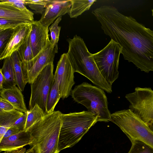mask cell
<instances>
[{
	"mask_svg": "<svg viewBox=\"0 0 153 153\" xmlns=\"http://www.w3.org/2000/svg\"><path fill=\"white\" fill-rule=\"evenodd\" d=\"M92 13L104 33L121 46L125 60L142 71H153V30L113 6L102 5Z\"/></svg>",
	"mask_w": 153,
	"mask_h": 153,
	"instance_id": "obj_1",
	"label": "cell"
},
{
	"mask_svg": "<svg viewBox=\"0 0 153 153\" xmlns=\"http://www.w3.org/2000/svg\"><path fill=\"white\" fill-rule=\"evenodd\" d=\"M67 41L69 45L67 53L75 72L85 76L108 93H111L112 85L101 74L83 39L76 35Z\"/></svg>",
	"mask_w": 153,
	"mask_h": 153,
	"instance_id": "obj_2",
	"label": "cell"
},
{
	"mask_svg": "<svg viewBox=\"0 0 153 153\" xmlns=\"http://www.w3.org/2000/svg\"><path fill=\"white\" fill-rule=\"evenodd\" d=\"M62 113L54 111L45 115L27 131L30 134L29 144L35 153H59L58 143Z\"/></svg>",
	"mask_w": 153,
	"mask_h": 153,
	"instance_id": "obj_3",
	"label": "cell"
},
{
	"mask_svg": "<svg viewBox=\"0 0 153 153\" xmlns=\"http://www.w3.org/2000/svg\"><path fill=\"white\" fill-rule=\"evenodd\" d=\"M97 117L88 111L62 114L58 151L71 147L78 142L97 122Z\"/></svg>",
	"mask_w": 153,
	"mask_h": 153,
	"instance_id": "obj_4",
	"label": "cell"
},
{
	"mask_svg": "<svg viewBox=\"0 0 153 153\" xmlns=\"http://www.w3.org/2000/svg\"><path fill=\"white\" fill-rule=\"evenodd\" d=\"M71 95L75 101L84 106L88 111L97 117L98 122L111 121L107 97L102 89L83 82L75 86Z\"/></svg>",
	"mask_w": 153,
	"mask_h": 153,
	"instance_id": "obj_5",
	"label": "cell"
},
{
	"mask_svg": "<svg viewBox=\"0 0 153 153\" xmlns=\"http://www.w3.org/2000/svg\"><path fill=\"white\" fill-rule=\"evenodd\" d=\"M110 121L117 126L131 142L139 140L153 147V131L130 109L111 114Z\"/></svg>",
	"mask_w": 153,
	"mask_h": 153,
	"instance_id": "obj_6",
	"label": "cell"
},
{
	"mask_svg": "<svg viewBox=\"0 0 153 153\" xmlns=\"http://www.w3.org/2000/svg\"><path fill=\"white\" fill-rule=\"evenodd\" d=\"M122 48L111 39L102 49L92 56L101 74L111 85L118 78V65Z\"/></svg>",
	"mask_w": 153,
	"mask_h": 153,
	"instance_id": "obj_7",
	"label": "cell"
},
{
	"mask_svg": "<svg viewBox=\"0 0 153 153\" xmlns=\"http://www.w3.org/2000/svg\"><path fill=\"white\" fill-rule=\"evenodd\" d=\"M53 63L47 65L30 84L31 95L29 102V110L37 104L47 114L46 105L48 96L54 78Z\"/></svg>",
	"mask_w": 153,
	"mask_h": 153,
	"instance_id": "obj_8",
	"label": "cell"
},
{
	"mask_svg": "<svg viewBox=\"0 0 153 153\" xmlns=\"http://www.w3.org/2000/svg\"><path fill=\"white\" fill-rule=\"evenodd\" d=\"M130 109L148 126L153 122V90L149 88L136 87L125 96Z\"/></svg>",
	"mask_w": 153,
	"mask_h": 153,
	"instance_id": "obj_9",
	"label": "cell"
},
{
	"mask_svg": "<svg viewBox=\"0 0 153 153\" xmlns=\"http://www.w3.org/2000/svg\"><path fill=\"white\" fill-rule=\"evenodd\" d=\"M74 69L67 53L62 54L57 64L54 75L59 83L61 98L64 99L71 94L74 85Z\"/></svg>",
	"mask_w": 153,
	"mask_h": 153,
	"instance_id": "obj_10",
	"label": "cell"
},
{
	"mask_svg": "<svg viewBox=\"0 0 153 153\" xmlns=\"http://www.w3.org/2000/svg\"><path fill=\"white\" fill-rule=\"evenodd\" d=\"M71 1L50 0L39 21L44 26L48 27L56 18L68 13L71 6Z\"/></svg>",
	"mask_w": 153,
	"mask_h": 153,
	"instance_id": "obj_11",
	"label": "cell"
},
{
	"mask_svg": "<svg viewBox=\"0 0 153 153\" xmlns=\"http://www.w3.org/2000/svg\"><path fill=\"white\" fill-rule=\"evenodd\" d=\"M58 50L50 41L40 52L28 74V83L30 84L47 65L53 63L54 57Z\"/></svg>",
	"mask_w": 153,
	"mask_h": 153,
	"instance_id": "obj_12",
	"label": "cell"
},
{
	"mask_svg": "<svg viewBox=\"0 0 153 153\" xmlns=\"http://www.w3.org/2000/svg\"><path fill=\"white\" fill-rule=\"evenodd\" d=\"M31 27L32 24H29L19 27L13 30L8 42L0 53L1 60L10 57L14 52L18 50L29 37Z\"/></svg>",
	"mask_w": 153,
	"mask_h": 153,
	"instance_id": "obj_13",
	"label": "cell"
},
{
	"mask_svg": "<svg viewBox=\"0 0 153 153\" xmlns=\"http://www.w3.org/2000/svg\"><path fill=\"white\" fill-rule=\"evenodd\" d=\"M48 29V27L42 25L39 21H34L32 23L30 39L35 62L37 55L50 41Z\"/></svg>",
	"mask_w": 153,
	"mask_h": 153,
	"instance_id": "obj_14",
	"label": "cell"
},
{
	"mask_svg": "<svg viewBox=\"0 0 153 153\" xmlns=\"http://www.w3.org/2000/svg\"><path fill=\"white\" fill-rule=\"evenodd\" d=\"M30 134L24 131L8 137L3 138L0 141V152L5 153L16 151L29 145Z\"/></svg>",
	"mask_w": 153,
	"mask_h": 153,
	"instance_id": "obj_15",
	"label": "cell"
},
{
	"mask_svg": "<svg viewBox=\"0 0 153 153\" xmlns=\"http://www.w3.org/2000/svg\"><path fill=\"white\" fill-rule=\"evenodd\" d=\"M34 13L27 8L22 10L10 6L0 4V18L32 23Z\"/></svg>",
	"mask_w": 153,
	"mask_h": 153,
	"instance_id": "obj_16",
	"label": "cell"
},
{
	"mask_svg": "<svg viewBox=\"0 0 153 153\" xmlns=\"http://www.w3.org/2000/svg\"><path fill=\"white\" fill-rule=\"evenodd\" d=\"M19 58L26 83H28V72L34 64L35 61L31 46L30 36L26 42L17 51Z\"/></svg>",
	"mask_w": 153,
	"mask_h": 153,
	"instance_id": "obj_17",
	"label": "cell"
},
{
	"mask_svg": "<svg viewBox=\"0 0 153 153\" xmlns=\"http://www.w3.org/2000/svg\"><path fill=\"white\" fill-rule=\"evenodd\" d=\"M22 91L16 85L0 90V97L10 102L17 110L27 113V109Z\"/></svg>",
	"mask_w": 153,
	"mask_h": 153,
	"instance_id": "obj_18",
	"label": "cell"
},
{
	"mask_svg": "<svg viewBox=\"0 0 153 153\" xmlns=\"http://www.w3.org/2000/svg\"><path fill=\"white\" fill-rule=\"evenodd\" d=\"M0 71L4 78L3 88H10L16 85L15 73L10 56L4 59L3 65Z\"/></svg>",
	"mask_w": 153,
	"mask_h": 153,
	"instance_id": "obj_19",
	"label": "cell"
},
{
	"mask_svg": "<svg viewBox=\"0 0 153 153\" xmlns=\"http://www.w3.org/2000/svg\"><path fill=\"white\" fill-rule=\"evenodd\" d=\"M10 57L15 73L16 84L22 91L27 83L24 78L21 62L19 58L17 51L14 52Z\"/></svg>",
	"mask_w": 153,
	"mask_h": 153,
	"instance_id": "obj_20",
	"label": "cell"
},
{
	"mask_svg": "<svg viewBox=\"0 0 153 153\" xmlns=\"http://www.w3.org/2000/svg\"><path fill=\"white\" fill-rule=\"evenodd\" d=\"M96 1L95 0H72L71 6L68 14L71 18H76L85 11L88 10Z\"/></svg>",
	"mask_w": 153,
	"mask_h": 153,
	"instance_id": "obj_21",
	"label": "cell"
},
{
	"mask_svg": "<svg viewBox=\"0 0 153 153\" xmlns=\"http://www.w3.org/2000/svg\"><path fill=\"white\" fill-rule=\"evenodd\" d=\"M60 98L59 83L57 79L54 78L53 83L47 99V114H50L54 111L55 108Z\"/></svg>",
	"mask_w": 153,
	"mask_h": 153,
	"instance_id": "obj_22",
	"label": "cell"
},
{
	"mask_svg": "<svg viewBox=\"0 0 153 153\" xmlns=\"http://www.w3.org/2000/svg\"><path fill=\"white\" fill-rule=\"evenodd\" d=\"M24 114L16 109L8 111H0V126L11 127Z\"/></svg>",
	"mask_w": 153,
	"mask_h": 153,
	"instance_id": "obj_23",
	"label": "cell"
},
{
	"mask_svg": "<svg viewBox=\"0 0 153 153\" xmlns=\"http://www.w3.org/2000/svg\"><path fill=\"white\" fill-rule=\"evenodd\" d=\"M45 115L43 110L37 104H36L32 109L28 110L25 131H27Z\"/></svg>",
	"mask_w": 153,
	"mask_h": 153,
	"instance_id": "obj_24",
	"label": "cell"
},
{
	"mask_svg": "<svg viewBox=\"0 0 153 153\" xmlns=\"http://www.w3.org/2000/svg\"><path fill=\"white\" fill-rule=\"evenodd\" d=\"M62 20V16L58 18L49 27L50 32L51 43L55 46V48L58 50V43L59 40V36L61 27L58 26L59 24Z\"/></svg>",
	"mask_w": 153,
	"mask_h": 153,
	"instance_id": "obj_25",
	"label": "cell"
},
{
	"mask_svg": "<svg viewBox=\"0 0 153 153\" xmlns=\"http://www.w3.org/2000/svg\"><path fill=\"white\" fill-rule=\"evenodd\" d=\"M132 146L128 153H153V147L139 140L131 142Z\"/></svg>",
	"mask_w": 153,
	"mask_h": 153,
	"instance_id": "obj_26",
	"label": "cell"
},
{
	"mask_svg": "<svg viewBox=\"0 0 153 153\" xmlns=\"http://www.w3.org/2000/svg\"><path fill=\"white\" fill-rule=\"evenodd\" d=\"M50 0H25L26 5H27L32 9L35 10L36 13L42 14L47 4Z\"/></svg>",
	"mask_w": 153,
	"mask_h": 153,
	"instance_id": "obj_27",
	"label": "cell"
},
{
	"mask_svg": "<svg viewBox=\"0 0 153 153\" xmlns=\"http://www.w3.org/2000/svg\"><path fill=\"white\" fill-rule=\"evenodd\" d=\"M29 24L30 23L0 18V31L7 29H14Z\"/></svg>",
	"mask_w": 153,
	"mask_h": 153,
	"instance_id": "obj_28",
	"label": "cell"
},
{
	"mask_svg": "<svg viewBox=\"0 0 153 153\" xmlns=\"http://www.w3.org/2000/svg\"><path fill=\"white\" fill-rule=\"evenodd\" d=\"M13 29H7L0 31V53L4 50L13 33Z\"/></svg>",
	"mask_w": 153,
	"mask_h": 153,
	"instance_id": "obj_29",
	"label": "cell"
},
{
	"mask_svg": "<svg viewBox=\"0 0 153 153\" xmlns=\"http://www.w3.org/2000/svg\"><path fill=\"white\" fill-rule=\"evenodd\" d=\"M0 4H6L23 10L27 8L25 0H0Z\"/></svg>",
	"mask_w": 153,
	"mask_h": 153,
	"instance_id": "obj_30",
	"label": "cell"
},
{
	"mask_svg": "<svg viewBox=\"0 0 153 153\" xmlns=\"http://www.w3.org/2000/svg\"><path fill=\"white\" fill-rule=\"evenodd\" d=\"M27 117V113H24V114L19 118L12 126L16 127L21 131H25Z\"/></svg>",
	"mask_w": 153,
	"mask_h": 153,
	"instance_id": "obj_31",
	"label": "cell"
},
{
	"mask_svg": "<svg viewBox=\"0 0 153 153\" xmlns=\"http://www.w3.org/2000/svg\"><path fill=\"white\" fill-rule=\"evenodd\" d=\"M15 109L13 106L10 102L0 97V111H8Z\"/></svg>",
	"mask_w": 153,
	"mask_h": 153,
	"instance_id": "obj_32",
	"label": "cell"
},
{
	"mask_svg": "<svg viewBox=\"0 0 153 153\" xmlns=\"http://www.w3.org/2000/svg\"><path fill=\"white\" fill-rule=\"evenodd\" d=\"M21 131L20 130L16 127L12 126L7 131L3 138L9 137Z\"/></svg>",
	"mask_w": 153,
	"mask_h": 153,
	"instance_id": "obj_33",
	"label": "cell"
},
{
	"mask_svg": "<svg viewBox=\"0 0 153 153\" xmlns=\"http://www.w3.org/2000/svg\"><path fill=\"white\" fill-rule=\"evenodd\" d=\"M10 127L0 126V141L4 137L5 134Z\"/></svg>",
	"mask_w": 153,
	"mask_h": 153,
	"instance_id": "obj_34",
	"label": "cell"
},
{
	"mask_svg": "<svg viewBox=\"0 0 153 153\" xmlns=\"http://www.w3.org/2000/svg\"><path fill=\"white\" fill-rule=\"evenodd\" d=\"M4 82V77L1 72L0 71V90L2 89L3 85Z\"/></svg>",
	"mask_w": 153,
	"mask_h": 153,
	"instance_id": "obj_35",
	"label": "cell"
},
{
	"mask_svg": "<svg viewBox=\"0 0 153 153\" xmlns=\"http://www.w3.org/2000/svg\"><path fill=\"white\" fill-rule=\"evenodd\" d=\"M26 149L25 148H22L16 151L6 152V153H25Z\"/></svg>",
	"mask_w": 153,
	"mask_h": 153,
	"instance_id": "obj_36",
	"label": "cell"
},
{
	"mask_svg": "<svg viewBox=\"0 0 153 153\" xmlns=\"http://www.w3.org/2000/svg\"><path fill=\"white\" fill-rule=\"evenodd\" d=\"M25 153H35V152L33 148L31 147L26 150Z\"/></svg>",
	"mask_w": 153,
	"mask_h": 153,
	"instance_id": "obj_37",
	"label": "cell"
},
{
	"mask_svg": "<svg viewBox=\"0 0 153 153\" xmlns=\"http://www.w3.org/2000/svg\"><path fill=\"white\" fill-rule=\"evenodd\" d=\"M153 131V122L148 126Z\"/></svg>",
	"mask_w": 153,
	"mask_h": 153,
	"instance_id": "obj_38",
	"label": "cell"
},
{
	"mask_svg": "<svg viewBox=\"0 0 153 153\" xmlns=\"http://www.w3.org/2000/svg\"><path fill=\"white\" fill-rule=\"evenodd\" d=\"M152 16H153V9L152 10Z\"/></svg>",
	"mask_w": 153,
	"mask_h": 153,
	"instance_id": "obj_39",
	"label": "cell"
}]
</instances>
